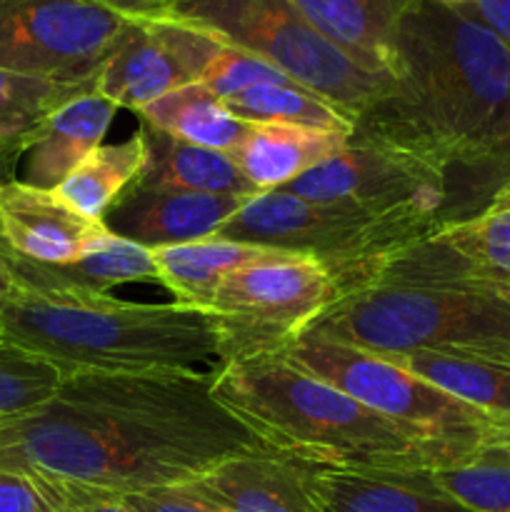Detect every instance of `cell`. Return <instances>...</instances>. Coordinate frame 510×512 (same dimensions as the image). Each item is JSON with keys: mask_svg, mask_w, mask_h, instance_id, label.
I'll return each instance as SVG.
<instances>
[{"mask_svg": "<svg viewBox=\"0 0 510 512\" xmlns=\"http://www.w3.org/2000/svg\"><path fill=\"white\" fill-rule=\"evenodd\" d=\"M245 198L208 195L178 188H153L133 183L115 198L103 225L120 240L143 248L195 243L213 238L240 208Z\"/></svg>", "mask_w": 510, "mask_h": 512, "instance_id": "15", "label": "cell"}, {"mask_svg": "<svg viewBox=\"0 0 510 512\" xmlns=\"http://www.w3.org/2000/svg\"><path fill=\"white\" fill-rule=\"evenodd\" d=\"M218 35L173 18H130L98 70L95 90L118 108L145 105L183 85L198 83L220 50Z\"/></svg>", "mask_w": 510, "mask_h": 512, "instance_id": "13", "label": "cell"}, {"mask_svg": "<svg viewBox=\"0 0 510 512\" xmlns=\"http://www.w3.org/2000/svg\"><path fill=\"white\" fill-rule=\"evenodd\" d=\"M305 485L313 512H468L435 488L430 473L308 465Z\"/></svg>", "mask_w": 510, "mask_h": 512, "instance_id": "17", "label": "cell"}, {"mask_svg": "<svg viewBox=\"0 0 510 512\" xmlns=\"http://www.w3.org/2000/svg\"><path fill=\"white\" fill-rule=\"evenodd\" d=\"M438 3L455 5V8H470V5H475V3H478V0H438Z\"/></svg>", "mask_w": 510, "mask_h": 512, "instance_id": "40", "label": "cell"}, {"mask_svg": "<svg viewBox=\"0 0 510 512\" xmlns=\"http://www.w3.org/2000/svg\"><path fill=\"white\" fill-rule=\"evenodd\" d=\"M3 250V248H0ZM10 270L20 285L35 290H53V293H78V295H110V290L128 283H155L153 253L143 245L128 243L115 238L98 253H90L70 265H40L33 260L15 258L5 253Z\"/></svg>", "mask_w": 510, "mask_h": 512, "instance_id": "20", "label": "cell"}, {"mask_svg": "<svg viewBox=\"0 0 510 512\" xmlns=\"http://www.w3.org/2000/svg\"><path fill=\"white\" fill-rule=\"evenodd\" d=\"M225 108L240 120L253 125L285 123L303 128L330 130V133L353 135L355 123L335 105L320 98L313 90L298 83L290 85H255L245 93L223 100Z\"/></svg>", "mask_w": 510, "mask_h": 512, "instance_id": "29", "label": "cell"}, {"mask_svg": "<svg viewBox=\"0 0 510 512\" xmlns=\"http://www.w3.org/2000/svg\"><path fill=\"white\" fill-rule=\"evenodd\" d=\"M510 85V48L465 8L418 0L395 35L393 88L355 118V138L438 168L478 138Z\"/></svg>", "mask_w": 510, "mask_h": 512, "instance_id": "2", "label": "cell"}, {"mask_svg": "<svg viewBox=\"0 0 510 512\" xmlns=\"http://www.w3.org/2000/svg\"><path fill=\"white\" fill-rule=\"evenodd\" d=\"M0 512H63L60 505L33 483L18 473L0 470Z\"/></svg>", "mask_w": 510, "mask_h": 512, "instance_id": "33", "label": "cell"}, {"mask_svg": "<svg viewBox=\"0 0 510 512\" xmlns=\"http://www.w3.org/2000/svg\"><path fill=\"white\" fill-rule=\"evenodd\" d=\"M138 115L140 123L160 133L228 155H233L255 128L248 120L235 118L223 100L200 80L153 100Z\"/></svg>", "mask_w": 510, "mask_h": 512, "instance_id": "25", "label": "cell"}, {"mask_svg": "<svg viewBox=\"0 0 510 512\" xmlns=\"http://www.w3.org/2000/svg\"><path fill=\"white\" fill-rule=\"evenodd\" d=\"M0 343H3V333H0Z\"/></svg>", "mask_w": 510, "mask_h": 512, "instance_id": "41", "label": "cell"}, {"mask_svg": "<svg viewBox=\"0 0 510 512\" xmlns=\"http://www.w3.org/2000/svg\"><path fill=\"white\" fill-rule=\"evenodd\" d=\"M305 475V463L263 450L223 460L170 490L218 512H313Z\"/></svg>", "mask_w": 510, "mask_h": 512, "instance_id": "16", "label": "cell"}, {"mask_svg": "<svg viewBox=\"0 0 510 512\" xmlns=\"http://www.w3.org/2000/svg\"><path fill=\"white\" fill-rule=\"evenodd\" d=\"M200 83L213 90L220 100H228L233 95L255 88V85H290L293 80L280 68L270 65L268 60L233 48V45H225L218 58L205 70Z\"/></svg>", "mask_w": 510, "mask_h": 512, "instance_id": "32", "label": "cell"}, {"mask_svg": "<svg viewBox=\"0 0 510 512\" xmlns=\"http://www.w3.org/2000/svg\"><path fill=\"white\" fill-rule=\"evenodd\" d=\"M125 18H160L173 0H100Z\"/></svg>", "mask_w": 510, "mask_h": 512, "instance_id": "36", "label": "cell"}, {"mask_svg": "<svg viewBox=\"0 0 510 512\" xmlns=\"http://www.w3.org/2000/svg\"><path fill=\"white\" fill-rule=\"evenodd\" d=\"M118 503L128 505L135 512H218L203 503L185 498V495L175 493V490H148V493H135L125 495Z\"/></svg>", "mask_w": 510, "mask_h": 512, "instance_id": "34", "label": "cell"}, {"mask_svg": "<svg viewBox=\"0 0 510 512\" xmlns=\"http://www.w3.org/2000/svg\"><path fill=\"white\" fill-rule=\"evenodd\" d=\"M373 285L480 288L510 298V180L483 210L385 255Z\"/></svg>", "mask_w": 510, "mask_h": 512, "instance_id": "12", "label": "cell"}, {"mask_svg": "<svg viewBox=\"0 0 510 512\" xmlns=\"http://www.w3.org/2000/svg\"><path fill=\"white\" fill-rule=\"evenodd\" d=\"M465 10L475 15L483 25H488L510 48V0H478V3Z\"/></svg>", "mask_w": 510, "mask_h": 512, "instance_id": "35", "label": "cell"}, {"mask_svg": "<svg viewBox=\"0 0 510 512\" xmlns=\"http://www.w3.org/2000/svg\"><path fill=\"white\" fill-rule=\"evenodd\" d=\"M128 23L100 0H0V70L90 83Z\"/></svg>", "mask_w": 510, "mask_h": 512, "instance_id": "10", "label": "cell"}, {"mask_svg": "<svg viewBox=\"0 0 510 512\" xmlns=\"http://www.w3.org/2000/svg\"><path fill=\"white\" fill-rule=\"evenodd\" d=\"M213 395L270 450L313 468L433 473L408 433L283 355L215 368Z\"/></svg>", "mask_w": 510, "mask_h": 512, "instance_id": "3", "label": "cell"}, {"mask_svg": "<svg viewBox=\"0 0 510 512\" xmlns=\"http://www.w3.org/2000/svg\"><path fill=\"white\" fill-rule=\"evenodd\" d=\"M148 145V160L135 183L153 188H178L208 195H235L250 200L260 190L245 178L233 155L200 148L140 123Z\"/></svg>", "mask_w": 510, "mask_h": 512, "instance_id": "22", "label": "cell"}, {"mask_svg": "<svg viewBox=\"0 0 510 512\" xmlns=\"http://www.w3.org/2000/svg\"><path fill=\"white\" fill-rule=\"evenodd\" d=\"M320 35L370 73L393 75L395 35L418 0H290Z\"/></svg>", "mask_w": 510, "mask_h": 512, "instance_id": "19", "label": "cell"}, {"mask_svg": "<svg viewBox=\"0 0 510 512\" xmlns=\"http://www.w3.org/2000/svg\"><path fill=\"white\" fill-rule=\"evenodd\" d=\"M15 290H18V280H15L13 270H10L8 260H5L3 250H0V308L13 298Z\"/></svg>", "mask_w": 510, "mask_h": 512, "instance_id": "38", "label": "cell"}, {"mask_svg": "<svg viewBox=\"0 0 510 512\" xmlns=\"http://www.w3.org/2000/svg\"><path fill=\"white\" fill-rule=\"evenodd\" d=\"M308 335L380 358L438 353L510 365V298L480 288L373 285L330 305Z\"/></svg>", "mask_w": 510, "mask_h": 512, "instance_id": "5", "label": "cell"}, {"mask_svg": "<svg viewBox=\"0 0 510 512\" xmlns=\"http://www.w3.org/2000/svg\"><path fill=\"white\" fill-rule=\"evenodd\" d=\"M280 355L398 425L428 450L435 470L473 463L488 450L490 415L380 355L315 335H303Z\"/></svg>", "mask_w": 510, "mask_h": 512, "instance_id": "6", "label": "cell"}, {"mask_svg": "<svg viewBox=\"0 0 510 512\" xmlns=\"http://www.w3.org/2000/svg\"><path fill=\"white\" fill-rule=\"evenodd\" d=\"M113 240L103 220L75 213L53 190L0 183V248L40 265H70Z\"/></svg>", "mask_w": 510, "mask_h": 512, "instance_id": "14", "label": "cell"}, {"mask_svg": "<svg viewBox=\"0 0 510 512\" xmlns=\"http://www.w3.org/2000/svg\"><path fill=\"white\" fill-rule=\"evenodd\" d=\"M340 298L333 270L310 255L273 250L233 270L210 305L218 365L280 355Z\"/></svg>", "mask_w": 510, "mask_h": 512, "instance_id": "9", "label": "cell"}, {"mask_svg": "<svg viewBox=\"0 0 510 512\" xmlns=\"http://www.w3.org/2000/svg\"><path fill=\"white\" fill-rule=\"evenodd\" d=\"M213 238L310 255L333 270L345 298L368 285L385 255L418 243L425 233L408 220L363 205L315 203L288 190H265L245 200Z\"/></svg>", "mask_w": 510, "mask_h": 512, "instance_id": "8", "label": "cell"}, {"mask_svg": "<svg viewBox=\"0 0 510 512\" xmlns=\"http://www.w3.org/2000/svg\"><path fill=\"white\" fill-rule=\"evenodd\" d=\"M70 512H135V510H130L128 505L123 503H103V505H88V508H78Z\"/></svg>", "mask_w": 510, "mask_h": 512, "instance_id": "39", "label": "cell"}, {"mask_svg": "<svg viewBox=\"0 0 510 512\" xmlns=\"http://www.w3.org/2000/svg\"><path fill=\"white\" fill-rule=\"evenodd\" d=\"M213 378L65 373L53 400L0 420V470L30 478L70 512L178 488L235 455L270 450L218 403Z\"/></svg>", "mask_w": 510, "mask_h": 512, "instance_id": "1", "label": "cell"}, {"mask_svg": "<svg viewBox=\"0 0 510 512\" xmlns=\"http://www.w3.org/2000/svg\"><path fill=\"white\" fill-rule=\"evenodd\" d=\"M150 253L158 270L160 288L168 290L175 303L210 313L215 290L220 288L225 275L265 258L273 250L235 243V240L205 238L195 243L155 248Z\"/></svg>", "mask_w": 510, "mask_h": 512, "instance_id": "23", "label": "cell"}, {"mask_svg": "<svg viewBox=\"0 0 510 512\" xmlns=\"http://www.w3.org/2000/svg\"><path fill=\"white\" fill-rule=\"evenodd\" d=\"M90 90H95V80L60 83V80L0 70V183L15 180V163L23 158L40 123L55 108Z\"/></svg>", "mask_w": 510, "mask_h": 512, "instance_id": "26", "label": "cell"}, {"mask_svg": "<svg viewBox=\"0 0 510 512\" xmlns=\"http://www.w3.org/2000/svg\"><path fill=\"white\" fill-rule=\"evenodd\" d=\"M350 135L330 130L303 128V125L265 123L255 125L243 145L233 153V160L245 178L265 190L285 188L315 165L325 163L345 148Z\"/></svg>", "mask_w": 510, "mask_h": 512, "instance_id": "21", "label": "cell"}, {"mask_svg": "<svg viewBox=\"0 0 510 512\" xmlns=\"http://www.w3.org/2000/svg\"><path fill=\"white\" fill-rule=\"evenodd\" d=\"M65 373L18 345L0 343V420L28 413L55 398Z\"/></svg>", "mask_w": 510, "mask_h": 512, "instance_id": "31", "label": "cell"}, {"mask_svg": "<svg viewBox=\"0 0 510 512\" xmlns=\"http://www.w3.org/2000/svg\"><path fill=\"white\" fill-rule=\"evenodd\" d=\"M145 160L148 145L143 130L138 128L123 143L95 148L53 193L75 213L90 220H103L115 198L140 178Z\"/></svg>", "mask_w": 510, "mask_h": 512, "instance_id": "27", "label": "cell"}, {"mask_svg": "<svg viewBox=\"0 0 510 512\" xmlns=\"http://www.w3.org/2000/svg\"><path fill=\"white\" fill-rule=\"evenodd\" d=\"M0 333L63 373H200V365L218 360V333L205 310L20 283L0 308Z\"/></svg>", "mask_w": 510, "mask_h": 512, "instance_id": "4", "label": "cell"}, {"mask_svg": "<svg viewBox=\"0 0 510 512\" xmlns=\"http://www.w3.org/2000/svg\"><path fill=\"white\" fill-rule=\"evenodd\" d=\"M278 190L315 203L363 205L408 220L425 235L443 228L448 203L443 168L355 135L340 153Z\"/></svg>", "mask_w": 510, "mask_h": 512, "instance_id": "11", "label": "cell"}, {"mask_svg": "<svg viewBox=\"0 0 510 512\" xmlns=\"http://www.w3.org/2000/svg\"><path fill=\"white\" fill-rule=\"evenodd\" d=\"M118 105L90 90L55 108L40 123L25 148L23 183L40 190H55L95 148L103 145L105 133Z\"/></svg>", "mask_w": 510, "mask_h": 512, "instance_id": "18", "label": "cell"}, {"mask_svg": "<svg viewBox=\"0 0 510 512\" xmlns=\"http://www.w3.org/2000/svg\"><path fill=\"white\" fill-rule=\"evenodd\" d=\"M488 448L498 450L510 460V420H493Z\"/></svg>", "mask_w": 510, "mask_h": 512, "instance_id": "37", "label": "cell"}, {"mask_svg": "<svg viewBox=\"0 0 510 512\" xmlns=\"http://www.w3.org/2000/svg\"><path fill=\"white\" fill-rule=\"evenodd\" d=\"M160 18L183 20L283 70L355 123L393 88V75L370 73L320 35L290 0H173Z\"/></svg>", "mask_w": 510, "mask_h": 512, "instance_id": "7", "label": "cell"}, {"mask_svg": "<svg viewBox=\"0 0 510 512\" xmlns=\"http://www.w3.org/2000/svg\"><path fill=\"white\" fill-rule=\"evenodd\" d=\"M385 360L483 410L493 420H510V365L438 353H410Z\"/></svg>", "mask_w": 510, "mask_h": 512, "instance_id": "28", "label": "cell"}, {"mask_svg": "<svg viewBox=\"0 0 510 512\" xmlns=\"http://www.w3.org/2000/svg\"><path fill=\"white\" fill-rule=\"evenodd\" d=\"M510 180V85L483 133L470 140L445 168L448 203L443 225L470 218Z\"/></svg>", "mask_w": 510, "mask_h": 512, "instance_id": "24", "label": "cell"}, {"mask_svg": "<svg viewBox=\"0 0 510 512\" xmlns=\"http://www.w3.org/2000/svg\"><path fill=\"white\" fill-rule=\"evenodd\" d=\"M430 480L468 512H510V460L488 448L473 463L433 470Z\"/></svg>", "mask_w": 510, "mask_h": 512, "instance_id": "30", "label": "cell"}]
</instances>
